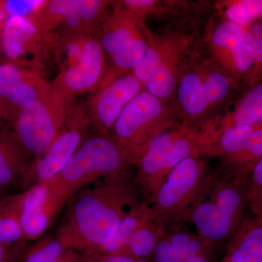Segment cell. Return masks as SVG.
Returning <instances> with one entry per match:
<instances>
[{
	"mask_svg": "<svg viewBox=\"0 0 262 262\" xmlns=\"http://www.w3.org/2000/svg\"><path fill=\"white\" fill-rule=\"evenodd\" d=\"M110 70L105 52L97 37H91L83 56L75 67L61 71L52 82V89L75 99L77 95L94 92Z\"/></svg>",
	"mask_w": 262,
	"mask_h": 262,
	"instance_id": "10",
	"label": "cell"
},
{
	"mask_svg": "<svg viewBox=\"0 0 262 262\" xmlns=\"http://www.w3.org/2000/svg\"><path fill=\"white\" fill-rule=\"evenodd\" d=\"M170 120L161 99L142 91L115 120L113 139L132 163H137L149 143L170 126Z\"/></svg>",
	"mask_w": 262,
	"mask_h": 262,
	"instance_id": "3",
	"label": "cell"
},
{
	"mask_svg": "<svg viewBox=\"0 0 262 262\" xmlns=\"http://www.w3.org/2000/svg\"><path fill=\"white\" fill-rule=\"evenodd\" d=\"M44 2L45 0H7L5 5L9 16L17 15L28 18Z\"/></svg>",
	"mask_w": 262,
	"mask_h": 262,
	"instance_id": "35",
	"label": "cell"
},
{
	"mask_svg": "<svg viewBox=\"0 0 262 262\" xmlns=\"http://www.w3.org/2000/svg\"><path fill=\"white\" fill-rule=\"evenodd\" d=\"M230 262H262V215L245 227L231 254Z\"/></svg>",
	"mask_w": 262,
	"mask_h": 262,
	"instance_id": "21",
	"label": "cell"
},
{
	"mask_svg": "<svg viewBox=\"0 0 262 262\" xmlns=\"http://www.w3.org/2000/svg\"><path fill=\"white\" fill-rule=\"evenodd\" d=\"M192 142L182 132L163 133L149 143L138 160L143 178L158 177L164 170L173 169L182 160L190 157Z\"/></svg>",
	"mask_w": 262,
	"mask_h": 262,
	"instance_id": "13",
	"label": "cell"
},
{
	"mask_svg": "<svg viewBox=\"0 0 262 262\" xmlns=\"http://www.w3.org/2000/svg\"><path fill=\"white\" fill-rule=\"evenodd\" d=\"M179 100L184 112L190 116H198L206 111L209 103L201 74L192 72L183 76L179 85Z\"/></svg>",
	"mask_w": 262,
	"mask_h": 262,
	"instance_id": "22",
	"label": "cell"
},
{
	"mask_svg": "<svg viewBox=\"0 0 262 262\" xmlns=\"http://www.w3.org/2000/svg\"><path fill=\"white\" fill-rule=\"evenodd\" d=\"M73 101L52 89L46 97L15 115L12 130L29 154L38 158L47 152L58 137Z\"/></svg>",
	"mask_w": 262,
	"mask_h": 262,
	"instance_id": "4",
	"label": "cell"
},
{
	"mask_svg": "<svg viewBox=\"0 0 262 262\" xmlns=\"http://www.w3.org/2000/svg\"><path fill=\"white\" fill-rule=\"evenodd\" d=\"M101 262H136L134 258L125 255L112 254L103 258Z\"/></svg>",
	"mask_w": 262,
	"mask_h": 262,
	"instance_id": "38",
	"label": "cell"
},
{
	"mask_svg": "<svg viewBox=\"0 0 262 262\" xmlns=\"http://www.w3.org/2000/svg\"><path fill=\"white\" fill-rule=\"evenodd\" d=\"M8 17L9 15L5 8V1H0V34H1L2 30H3Z\"/></svg>",
	"mask_w": 262,
	"mask_h": 262,
	"instance_id": "39",
	"label": "cell"
},
{
	"mask_svg": "<svg viewBox=\"0 0 262 262\" xmlns=\"http://www.w3.org/2000/svg\"><path fill=\"white\" fill-rule=\"evenodd\" d=\"M262 158V127L253 131L244 149L239 154L231 158L234 163L244 165L245 169L252 170L254 165Z\"/></svg>",
	"mask_w": 262,
	"mask_h": 262,
	"instance_id": "31",
	"label": "cell"
},
{
	"mask_svg": "<svg viewBox=\"0 0 262 262\" xmlns=\"http://www.w3.org/2000/svg\"><path fill=\"white\" fill-rule=\"evenodd\" d=\"M155 245L156 235L147 225H145L134 232L125 248H128L134 256H146L154 251L156 247Z\"/></svg>",
	"mask_w": 262,
	"mask_h": 262,
	"instance_id": "32",
	"label": "cell"
},
{
	"mask_svg": "<svg viewBox=\"0 0 262 262\" xmlns=\"http://www.w3.org/2000/svg\"><path fill=\"white\" fill-rule=\"evenodd\" d=\"M51 83L39 72L9 61L0 63V99L15 115L51 93Z\"/></svg>",
	"mask_w": 262,
	"mask_h": 262,
	"instance_id": "11",
	"label": "cell"
},
{
	"mask_svg": "<svg viewBox=\"0 0 262 262\" xmlns=\"http://www.w3.org/2000/svg\"><path fill=\"white\" fill-rule=\"evenodd\" d=\"M246 43L253 62L249 77L254 84L262 78V20L246 29Z\"/></svg>",
	"mask_w": 262,
	"mask_h": 262,
	"instance_id": "28",
	"label": "cell"
},
{
	"mask_svg": "<svg viewBox=\"0 0 262 262\" xmlns=\"http://www.w3.org/2000/svg\"><path fill=\"white\" fill-rule=\"evenodd\" d=\"M90 125L85 105H73L56 141L46 154L29 165L21 179L34 177L39 184L53 179L83 142Z\"/></svg>",
	"mask_w": 262,
	"mask_h": 262,
	"instance_id": "7",
	"label": "cell"
},
{
	"mask_svg": "<svg viewBox=\"0 0 262 262\" xmlns=\"http://www.w3.org/2000/svg\"><path fill=\"white\" fill-rule=\"evenodd\" d=\"M116 5L105 18L98 39L116 70H134L149 48L145 20L136 16L120 3Z\"/></svg>",
	"mask_w": 262,
	"mask_h": 262,
	"instance_id": "5",
	"label": "cell"
},
{
	"mask_svg": "<svg viewBox=\"0 0 262 262\" xmlns=\"http://www.w3.org/2000/svg\"><path fill=\"white\" fill-rule=\"evenodd\" d=\"M146 225V219L143 216L142 211L133 210L122 221L116 232L104 244L93 248L89 251L90 253H104L115 254L120 252L125 248L129 239L137 229Z\"/></svg>",
	"mask_w": 262,
	"mask_h": 262,
	"instance_id": "23",
	"label": "cell"
},
{
	"mask_svg": "<svg viewBox=\"0 0 262 262\" xmlns=\"http://www.w3.org/2000/svg\"><path fill=\"white\" fill-rule=\"evenodd\" d=\"M200 248V244L196 241H192L190 244L164 241L155 247L154 257L156 262H187L196 256Z\"/></svg>",
	"mask_w": 262,
	"mask_h": 262,
	"instance_id": "26",
	"label": "cell"
},
{
	"mask_svg": "<svg viewBox=\"0 0 262 262\" xmlns=\"http://www.w3.org/2000/svg\"><path fill=\"white\" fill-rule=\"evenodd\" d=\"M58 261H57L56 262H58Z\"/></svg>",
	"mask_w": 262,
	"mask_h": 262,
	"instance_id": "44",
	"label": "cell"
},
{
	"mask_svg": "<svg viewBox=\"0 0 262 262\" xmlns=\"http://www.w3.org/2000/svg\"><path fill=\"white\" fill-rule=\"evenodd\" d=\"M2 51H1V47H0V63H1V59H2Z\"/></svg>",
	"mask_w": 262,
	"mask_h": 262,
	"instance_id": "42",
	"label": "cell"
},
{
	"mask_svg": "<svg viewBox=\"0 0 262 262\" xmlns=\"http://www.w3.org/2000/svg\"><path fill=\"white\" fill-rule=\"evenodd\" d=\"M55 33L39 30L27 17H8L0 34L8 61L40 73L53 54Z\"/></svg>",
	"mask_w": 262,
	"mask_h": 262,
	"instance_id": "6",
	"label": "cell"
},
{
	"mask_svg": "<svg viewBox=\"0 0 262 262\" xmlns=\"http://www.w3.org/2000/svg\"><path fill=\"white\" fill-rule=\"evenodd\" d=\"M64 250L58 239L52 241L29 254L24 262H56L61 257Z\"/></svg>",
	"mask_w": 262,
	"mask_h": 262,
	"instance_id": "34",
	"label": "cell"
},
{
	"mask_svg": "<svg viewBox=\"0 0 262 262\" xmlns=\"http://www.w3.org/2000/svg\"><path fill=\"white\" fill-rule=\"evenodd\" d=\"M5 189L6 188L3 187V186L0 185V206H3V204L9 199L10 196H5Z\"/></svg>",
	"mask_w": 262,
	"mask_h": 262,
	"instance_id": "40",
	"label": "cell"
},
{
	"mask_svg": "<svg viewBox=\"0 0 262 262\" xmlns=\"http://www.w3.org/2000/svg\"><path fill=\"white\" fill-rule=\"evenodd\" d=\"M212 51L226 72L236 80L250 77L253 62L246 43V29L229 20L217 25L211 37Z\"/></svg>",
	"mask_w": 262,
	"mask_h": 262,
	"instance_id": "12",
	"label": "cell"
},
{
	"mask_svg": "<svg viewBox=\"0 0 262 262\" xmlns=\"http://www.w3.org/2000/svg\"><path fill=\"white\" fill-rule=\"evenodd\" d=\"M112 3L104 0H72L61 32L98 37Z\"/></svg>",
	"mask_w": 262,
	"mask_h": 262,
	"instance_id": "16",
	"label": "cell"
},
{
	"mask_svg": "<svg viewBox=\"0 0 262 262\" xmlns=\"http://www.w3.org/2000/svg\"><path fill=\"white\" fill-rule=\"evenodd\" d=\"M21 243L15 244H0V262H16L24 254Z\"/></svg>",
	"mask_w": 262,
	"mask_h": 262,
	"instance_id": "36",
	"label": "cell"
},
{
	"mask_svg": "<svg viewBox=\"0 0 262 262\" xmlns=\"http://www.w3.org/2000/svg\"><path fill=\"white\" fill-rule=\"evenodd\" d=\"M137 262H148V261H144V260H141V261H137Z\"/></svg>",
	"mask_w": 262,
	"mask_h": 262,
	"instance_id": "43",
	"label": "cell"
},
{
	"mask_svg": "<svg viewBox=\"0 0 262 262\" xmlns=\"http://www.w3.org/2000/svg\"><path fill=\"white\" fill-rule=\"evenodd\" d=\"M28 155L13 130L7 128L0 134V185L7 189L21 179L29 166Z\"/></svg>",
	"mask_w": 262,
	"mask_h": 262,
	"instance_id": "17",
	"label": "cell"
},
{
	"mask_svg": "<svg viewBox=\"0 0 262 262\" xmlns=\"http://www.w3.org/2000/svg\"><path fill=\"white\" fill-rule=\"evenodd\" d=\"M46 184L39 183L5 202L4 206L18 216L26 238H34L51 225L46 211L48 198Z\"/></svg>",
	"mask_w": 262,
	"mask_h": 262,
	"instance_id": "14",
	"label": "cell"
},
{
	"mask_svg": "<svg viewBox=\"0 0 262 262\" xmlns=\"http://www.w3.org/2000/svg\"><path fill=\"white\" fill-rule=\"evenodd\" d=\"M149 48L145 55L134 69L133 73L142 86L165 63V61L183 48L182 40L179 38L157 39L149 37Z\"/></svg>",
	"mask_w": 262,
	"mask_h": 262,
	"instance_id": "18",
	"label": "cell"
},
{
	"mask_svg": "<svg viewBox=\"0 0 262 262\" xmlns=\"http://www.w3.org/2000/svg\"><path fill=\"white\" fill-rule=\"evenodd\" d=\"M262 125H231L225 127L220 138V145L230 158L239 154L244 149L251 134Z\"/></svg>",
	"mask_w": 262,
	"mask_h": 262,
	"instance_id": "27",
	"label": "cell"
},
{
	"mask_svg": "<svg viewBox=\"0 0 262 262\" xmlns=\"http://www.w3.org/2000/svg\"><path fill=\"white\" fill-rule=\"evenodd\" d=\"M201 176V167L194 158L190 156L182 160L172 169L166 182L160 188L157 196L158 208L169 211L181 206L195 189Z\"/></svg>",
	"mask_w": 262,
	"mask_h": 262,
	"instance_id": "15",
	"label": "cell"
},
{
	"mask_svg": "<svg viewBox=\"0 0 262 262\" xmlns=\"http://www.w3.org/2000/svg\"><path fill=\"white\" fill-rule=\"evenodd\" d=\"M91 37L64 32L55 33L52 54L60 67V72L75 67L83 56L84 48Z\"/></svg>",
	"mask_w": 262,
	"mask_h": 262,
	"instance_id": "20",
	"label": "cell"
},
{
	"mask_svg": "<svg viewBox=\"0 0 262 262\" xmlns=\"http://www.w3.org/2000/svg\"><path fill=\"white\" fill-rule=\"evenodd\" d=\"M247 201L256 214L262 215V158L251 170Z\"/></svg>",
	"mask_w": 262,
	"mask_h": 262,
	"instance_id": "33",
	"label": "cell"
},
{
	"mask_svg": "<svg viewBox=\"0 0 262 262\" xmlns=\"http://www.w3.org/2000/svg\"><path fill=\"white\" fill-rule=\"evenodd\" d=\"M247 194L248 187L229 186L219 191L213 202L196 207L192 220L202 235L219 241L230 233L239 222Z\"/></svg>",
	"mask_w": 262,
	"mask_h": 262,
	"instance_id": "9",
	"label": "cell"
},
{
	"mask_svg": "<svg viewBox=\"0 0 262 262\" xmlns=\"http://www.w3.org/2000/svg\"><path fill=\"white\" fill-rule=\"evenodd\" d=\"M205 94L209 106L223 100L229 94L230 81L228 77L215 71L202 75Z\"/></svg>",
	"mask_w": 262,
	"mask_h": 262,
	"instance_id": "29",
	"label": "cell"
},
{
	"mask_svg": "<svg viewBox=\"0 0 262 262\" xmlns=\"http://www.w3.org/2000/svg\"><path fill=\"white\" fill-rule=\"evenodd\" d=\"M72 3V0H45L28 18L39 30L53 32L54 29L61 27Z\"/></svg>",
	"mask_w": 262,
	"mask_h": 262,
	"instance_id": "24",
	"label": "cell"
},
{
	"mask_svg": "<svg viewBox=\"0 0 262 262\" xmlns=\"http://www.w3.org/2000/svg\"><path fill=\"white\" fill-rule=\"evenodd\" d=\"M231 125H262V81L253 84L223 120V129Z\"/></svg>",
	"mask_w": 262,
	"mask_h": 262,
	"instance_id": "19",
	"label": "cell"
},
{
	"mask_svg": "<svg viewBox=\"0 0 262 262\" xmlns=\"http://www.w3.org/2000/svg\"><path fill=\"white\" fill-rule=\"evenodd\" d=\"M142 91L134 74L117 75L110 69L85 106L91 125L101 135L107 134L127 103Z\"/></svg>",
	"mask_w": 262,
	"mask_h": 262,
	"instance_id": "8",
	"label": "cell"
},
{
	"mask_svg": "<svg viewBox=\"0 0 262 262\" xmlns=\"http://www.w3.org/2000/svg\"><path fill=\"white\" fill-rule=\"evenodd\" d=\"M26 239L18 218L4 206H0V244H17Z\"/></svg>",
	"mask_w": 262,
	"mask_h": 262,
	"instance_id": "30",
	"label": "cell"
},
{
	"mask_svg": "<svg viewBox=\"0 0 262 262\" xmlns=\"http://www.w3.org/2000/svg\"><path fill=\"white\" fill-rule=\"evenodd\" d=\"M133 163L113 138L85 139L61 171L46 182V210L51 223L67 201L80 188L100 177L121 176Z\"/></svg>",
	"mask_w": 262,
	"mask_h": 262,
	"instance_id": "2",
	"label": "cell"
},
{
	"mask_svg": "<svg viewBox=\"0 0 262 262\" xmlns=\"http://www.w3.org/2000/svg\"><path fill=\"white\" fill-rule=\"evenodd\" d=\"M187 262H208L206 258L201 257V256H193V257L191 258Z\"/></svg>",
	"mask_w": 262,
	"mask_h": 262,
	"instance_id": "41",
	"label": "cell"
},
{
	"mask_svg": "<svg viewBox=\"0 0 262 262\" xmlns=\"http://www.w3.org/2000/svg\"><path fill=\"white\" fill-rule=\"evenodd\" d=\"M15 114L1 99H0V122L13 120Z\"/></svg>",
	"mask_w": 262,
	"mask_h": 262,
	"instance_id": "37",
	"label": "cell"
},
{
	"mask_svg": "<svg viewBox=\"0 0 262 262\" xmlns=\"http://www.w3.org/2000/svg\"><path fill=\"white\" fill-rule=\"evenodd\" d=\"M227 20L247 29L262 20V0H239L229 4L225 12Z\"/></svg>",
	"mask_w": 262,
	"mask_h": 262,
	"instance_id": "25",
	"label": "cell"
},
{
	"mask_svg": "<svg viewBox=\"0 0 262 262\" xmlns=\"http://www.w3.org/2000/svg\"><path fill=\"white\" fill-rule=\"evenodd\" d=\"M133 203L122 175L107 177L99 185L83 191L74 200L58 241L64 249L91 251L107 241L128 213L124 208Z\"/></svg>",
	"mask_w": 262,
	"mask_h": 262,
	"instance_id": "1",
	"label": "cell"
}]
</instances>
